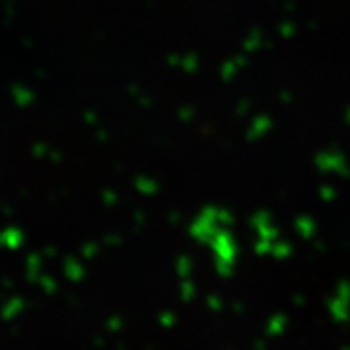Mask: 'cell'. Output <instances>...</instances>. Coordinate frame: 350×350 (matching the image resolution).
I'll return each mask as SVG.
<instances>
[]
</instances>
